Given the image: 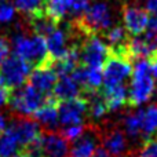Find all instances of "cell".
<instances>
[{"instance_id":"6da1fadb","label":"cell","mask_w":157,"mask_h":157,"mask_svg":"<svg viewBox=\"0 0 157 157\" xmlns=\"http://www.w3.org/2000/svg\"><path fill=\"white\" fill-rule=\"evenodd\" d=\"M116 22L114 7L108 2H95L88 6L81 15L72 18L69 24L80 33L81 36L88 35H102Z\"/></svg>"},{"instance_id":"7a4b0ae2","label":"cell","mask_w":157,"mask_h":157,"mask_svg":"<svg viewBox=\"0 0 157 157\" xmlns=\"http://www.w3.org/2000/svg\"><path fill=\"white\" fill-rule=\"evenodd\" d=\"M11 44H13L14 52L26 59L33 68L52 62L47 50L46 37L41 35L19 30L13 36Z\"/></svg>"},{"instance_id":"3957f363","label":"cell","mask_w":157,"mask_h":157,"mask_svg":"<svg viewBox=\"0 0 157 157\" xmlns=\"http://www.w3.org/2000/svg\"><path fill=\"white\" fill-rule=\"evenodd\" d=\"M132 63L131 83L128 88V106L138 108L152 98L156 84L149 61L146 58H138Z\"/></svg>"},{"instance_id":"277c9868","label":"cell","mask_w":157,"mask_h":157,"mask_svg":"<svg viewBox=\"0 0 157 157\" xmlns=\"http://www.w3.org/2000/svg\"><path fill=\"white\" fill-rule=\"evenodd\" d=\"M99 142L110 156H123L130 152L128 138L119 120H101Z\"/></svg>"},{"instance_id":"5b68a950","label":"cell","mask_w":157,"mask_h":157,"mask_svg":"<svg viewBox=\"0 0 157 157\" xmlns=\"http://www.w3.org/2000/svg\"><path fill=\"white\" fill-rule=\"evenodd\" d=\"M32 65L26 59L13 52L8 54L0 65V81L13 91L26 83Z\"/></svg>"},{"instance_id":"8992f818","label":"cell","mask_w":157,"mask_h":157,"mask_svg":"<svg viewBox=\"0 0 157 157\" xmlns=\"http://www.w3.org/2000/svg\"><path fill=\"white\" fill-rule=\"evenodd\" d=\"M46 97L36 91L32 86L26 83V86H21L19 88H15L11 91L8 106L11 110L15 112L18 116H33L39 106L44 102Z\"/></svg>"},{"instance_id":"52a82bcc","label":"cell","mask_w":157,"mask_h":157,"mask_svg":"<svg viewBox=\"0 0 157 157\" xmlns=\"http://www.w3.org/2000/svg\"><path fill=\"white\" fill-rule=\"evenodd\" d=\"M131 73H132V61L109 50V55L102 65L103 86L125 83V80L131 77Z\"/></svg>"},{"instance_id":"ba28073f","label":"cell","mask_w":157,"mask_h":157,"mask_svg":"<svg viewBox=\"0 0 157 157\" xmlns=\"http://www.w3.org/2000/svg\"><path fill=\"white\" fill-rule=\"evenodd\" d=\"M80 63L87 68L98 66L102 68L106 57L109 55V47L98 35H88L80 41Z\"/></svg>"},{"instance_id":"9c48e42d","label":"cell","mask_w":157,"mask_h":157,"mask_svg":"<svg viewBox=\"0 0 157 157\" xmlns=\"http://www.w3.org/2000/svg\"><path fill=\"white\" fill-rule=\"evenodd\" d=\"M58 121L62 127L73 124L86 123L87 119V97L80 94L71 99H65L58 102Z\"/></svg>"},{"instance_id":"30bf717a","label":"cell","mask_w":157,"mask_h":157,"mask_svg":"<svg viewBox=\"0 0 157 157\" xmlns=\"http://www.w3.org/2000/svg\"><path fill=\"white\" fill-rule=\"evenodd\" d=\"M99 145V125L97 123H86L80 136L72 141L68 157H92Z\"/></svg>"},{"instance_id":"8fae6325","label":"cell","mask_w":157,"mask_h":157,"mask_svg":"<svg viewBox=\"0 0 157 157\" xmlns=\"http://www.w3.org/2000/svg\"><path fill=\"white\" fill-rule=\"evenodd\" d=\"M123 22H124V29L130 36L141 35L145 32L149 22L147 10L132 0L124 2L123 3Z\"/></svg>"},{"instance_id":"7c38bea8","label":"cell","mask_w":157,"mask_h":157,"mask_svg":"<svg viewBox=\"0 0 157 157\" xmlns=\"http://www.w3.org/2000/svg\"><path fill=\"white\" fill-rule=\"evenodd\" d=\"M8 127L15 134L17 139L19 142V146H21V150H24L26 146L33 144L43 132V128L40 127V124L28 116L14 117Z\"/></svg>"},{"instance_id":"4fadbf2b","label":"cell","mask_w":157,"mask_h":157,"mask_svg":"<svg viewBox=\"0 0 157 157\" xmlns=\"http://www.w3.org/2000/svg\"><path fill=\"white\" fill-rule=\"evenodd\" d=\"M57 80L58 73L55 72L52 62H50L41 66H35L33 71H30L26 83L29 86H32L36 91L43 94L44 97H47V95H51Z\"/></svg>"},{"instance_id":"5bb4252c","label":"cell","mask_w":157,"mask_h":157,"mask_svg":"<svg viewBox=\"0 0 157 157\" xmlns=\"http://www.w3.org/2000/svg\"><path fill=\"white\" fill-rule=\"evenodd\" d=\"M41 157H68L69 142L59 131H44L40 135Z\"/></svg>"},{"instance_id":"9a60e30c","label":"cell","mask_w":157,"mask_h":157,"mask_svg":"<svg viewBox=\"0 0 157 157\" xmlns=\"http://www.w3.org/2000/svg\"><path fill=\"white\" fill-rule=\"evenodd\" d=\"M142 119H144V110L142 109L127 106L121 119L119 120L127 138L135 141L134 147L139 146L144 142L142 141Z\"/></svg>"},{"instance_id":"2e32d148","label":"cell","mask_w":157,"mask_h":157,"mask_svg":"<svg viewBox=\"0 0 157 157\" xmlns=\"http://www.w3.org/2000/svg\"><path fill=\"white\" fill-rule=\"evenodd\" d=\"M58 101L51 95H47L44 102L39 106V109L33 113L35 120L40 124L44 131H57L59 121H58Z\"/></svg>"},{"instance_id":"e0dca14e","label":"cell","mask_w":157,"mask_h":157,"mask_svg":"<svg viewBox=\"0 0 157 157\" xmlns=\"http://www.w3.org/2000/svg\"><path fill=\"white\" fill-rule=\"evenodd\" d=\"M99 92L105 99L109 112H116L128 106V90L124 83L103 86L102 90L99 88Z\"/></svg>"},{"instance_id":"ac0fdd59","label":"cell","mask_w":157,"mask_h":157,"mask_svg":"<svg viewBox=\"0 0 157 157\" xmlns=\"http://www.w3.org/2000/svg\"><path fill=\"white\" fill-rule=\"evenodd\" d=\"M51 94L57 101H65L80 95L81 88L71 77V75H62V76H58V80L52 88Z\"/></svg>"},{"instance_id":"d6986e66","label":"cell","mask_w":157,"mask_h":157,"mask_svg":"<svg viewBox=\"0 0 157 157\" xmlns=\"http://www.w3.org/2000/svg\"><path fill=\"white\" fill-rule=\"evenodd\" d=\"M21 150L19 142L10 127L0 134V157H14Z\"/></svg>"},{"instance_id":"ffe728a7","label":"cell","mask_w":157,"mask_h":157,"mask_svg":"<svg viewBox=\"0 0 157 157\" xmlns=\"http://www.w3.org/2000/svg\"><path fill=\"white\" fill-rule=\"evenodd\" d=\"M157 132V102L144 110L142 119V141L153 138Z\"/></svg>"},{"instance_id":"44dd1931","label":"cell","mask_w":157,"mask_h":157,"mask_svg":"<svg viewBox=\"0 0 157 157\" xmlns=\"http://www.w3.org/2000/svg\"><path fill=\"white\" fill-rule=\"evenodd\" d=\"M44 14L51 21L59 25L61 22H63L65 17L68 15L65 0H47V3H44Z\"/></svg>"},{"instance_id":"7402d4cb","label":"cell","mask_w":157,"mask_h":157,"mask_svg":"<svg viewBox=\"0 0 157 157\" xmlns=\"http://www.w3.org/2000/svg\"><path fill=\"white\" fill-rule=\"evenodd\" d=\"M14 6L18 11L30 18L44 13V0H14Z\"/></svg>"},{"instance_id":"603a6c76","label":"cell","mask_w":157,"mask_h":157,"mask_svg":"<svg viewBox=\"0 0 157 157\" xmlns=\"http://www.w3.org/2000/svg\"><path fill=\"white\" fill-rule=\"evenodd\" d=\"M15 17V6L13 0H0V24H8Z\"/></svg>"},{"instance_id":"cb8c5ba5","label":"cell","mask_w":157,"mask_h":157,"mask_svg":"<svg viewBox=\"0 0 157 157\" xmlns=\"http://www.w3.org/2000/svg\"><path fill=\"white\" fill-rule=\"evenodd\" d=\"M65 4L68 8V14H71L72 18H76L88 8L90 0H65Z\"/></svg>"},{"instance_id":"d4e9b609","label":"cell","mask_w":157,"mask_h":157,"mask_svg":"<svg viewBox=\"0 0 157 157\" xmlns=\"http://www.w3.org/2000/svg\"><path fill=\"white\" fill-rule=\"evenodd\" d=\"M84 127H86V123H81V124H73V125H66V127H62L61 130H58L61 134L63 135V138L68 142H72L80 136V134L84 131Z\"/></svg>"},{"instance_id":"484cf974","label":"cell","mask_w":157,"mask_h":157,"mask_svg":"<svg viewBox=\"0 0 157 157\" xmlns=\"http://www.w3.org/2000/svg\"><path fill=\"white\" fill-rule=\"evenodd\" d=\"M10 95H11V90L8 88V87H6L4 84L0 81V109H2L3 106L8 105Z\"/></svg>"},{"instance_id":"4316f807","label":"cell","mask_w":157,"mask_h":157,"mask_svg":"<svg viewBox=\"0 0 157 157\" xmlns=\"http://www.w3.org/2000/svg\"><path fill=\"white\" fill-rule=\"evenodd\" d=\"M8 51H10V44L6 40L4 37H0V65L4 61V58L8 55Z\"/></svg>"},{"instance_id":"83f0119b","label":"cell","mask_w":157,"mask_h":157,"mask_svg":"<svg viewBox=\"0 0 157 157\" xmlns=\"http://www.w3.org/2000/svg\"><path fill=\"white\" fill-rule=\"evenodd\" d=\"M145 8L149 13H157V0H144Z\"/></svg>"},{"instance_id":"f1b7e54d","label":"cell","mask_w":157,"mask_h":157,"mask_svg":"<svg viewBox=\"0 0 157 157\" xmlns=\"http://www.w3.org/2000/svg\"><path fill=\"white\" fill-rule=\"evenodd\" d=\"M92 157H113V156H110V155H109V153L106 152V150L99 145V146L97 147V150H95V153H94V156H92Z\"/></svg>"},{"instance_id":"f546056e","label":"cell","mask_w":157,"mask_h":157,"mask_svg":"<svg viewBox=\"0 0 157 157\" xmlns=\"http://www.w3.org/2000/svg\"><path fill=\"white\" fill-rule=\"evenodd\" d=\"M6 127H7V120H6V117L3 116L2 113H0V134L6 130Z\"/></svg>"},{"instance_id":"4dcf8cb0","label":"cell","mask_w":157,"mask_h":157,"mask_svg":"<svg viewBox=\"0 0 157 157\" xmlns=\"http://www.w3.org/2000/svg\"><path fill=\"white\" fill-rule=\"evenodd\" d=\"M14 157H30V156H28L26 153H24V152H19L18 155H17V156H14Z\"/></svg>"},{"instance_id":"1f68e13d","label":"cell","mask_w":157,"mask_h":157,"mask_svg":"<svg viewBox=\"0 0 157 157\" xmlns=\"http://www.w3.org/2000/svg\"><path fill=\"white\" fill-rule=\"evenodd\" d=\"M114 157H131V156L127 153V155H123V156H114Z\"/></svg>"}]
</instances>
